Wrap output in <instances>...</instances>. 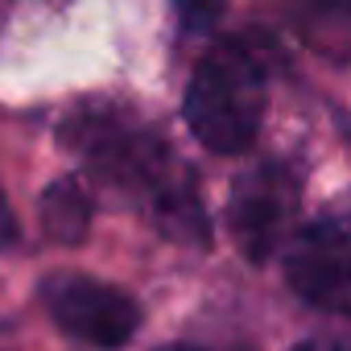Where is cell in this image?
I'll list each match as a JSON object with an SVG mask.
<instances>
[{
  "label": "cell",
  "instance_id": "obj_1",
  "mask_svg": "<svg viewBox=\"0 0 351 351\" xmlns=\"http://www.w3.org/2000/svg\"><path fill=\"white\" fill-rule=\"evenodd\" d=\"M62 141L104 182L120 186L165 236L207 244V215L195 178L157 136V128L141 124L120 108L83 104L62 120Z\"/></svg>",
  "mask_w": 351,
  "mask_h": 351
},
{
  "label": "cell",
  "instance_id": "obj_2",
  "mask_svg": "<svg viewBox=\"0 0 351 351\" xmlns=\"http://www.w3.org/2000/svg\"><path fill=\"white\" fill-rule=\"evenodd\" d=\"M269 104V50L261 38L215 46L191 75L182 116L199 145L219 157L248 153Z\"/></svg>",
  "mask_w": 351,
  "mask_h": 351
},
{
  "label": "cell",
  "instance_id": "obj_3",
  "mask_svg": "<svg viewBox=\"0 0 351 351\" xmlns=\"http://www.w3.org/2000/svg\"><path fill=\"white\" fill-rule=\"evenodd\" d=\"M298 203H302V178L289 161H261L244 169L228 203V232L236 248L252 265H265L285 244Z\"/></svg>",
  "mask_w": 351,
  "mask_h": 351
},
{
  "label": "cell",
  "instance_id": "obj_4",
  "mask_svg": "<svg viewBox=\"0 0 351 351\" xmlns=\"http://www.w3.org/2000/svg\"><path fill=\"white\" fill-rule=\"evenodd\" d=\"M42 302H46L50 318L71 339H79L95 351L124 347L141 326V306L132 302V293H124L120 285L83 277V273L46 277L42 281Z\"/></svg>",
  "mask_w": 351,
  "mask_h": 351
},
{
  "label": "cell",
  "instance_id": "obj_5",
  "mask_svg": "<svg viewBox=\"0 0 351 351\" xmlns=\"http://www.w3.org/2000/svg\"><path fill=\"white\" fill-rule=\"evenodd\" d=\"M289 289L326 314H343L351 298V232L339 211L318 215L285 244Z\"/></svg>",
  "mask_w": 351,
  "mask_h": 351
},
{
  "label": "cell",
  "instance_id": "obj_6",
  "mask_svg": "<svg viewBox=\"0 0 351 351\" xmlns=\"http://www.w3.org/2000/svg\"><path fill=\"white\" fill-rule=\"evenodd\" d=\"M42 228L54 244H83L91 228V195L79 178H58L42 195Z\"/></svg>",
  "mask_w": 351,
  "mask_h": 351
},
{
  "label": "cell",
  "instance_id": "obj_7",
  "mask_svg": "<svg viewBox=\"0 0 351 351\" xmlns=\"http://www.w3.org/2000/svg\"><path fill=\"white\" fill-rule=\"evenodd\" d=\"M223 13V0H178V21L186 34H207Z\"/></svg>",
  "mask_w": 351,
  "mask_h": 351
},
{
  "label": "cell",
  "instance_id": "obj_8",
  "mask_svg": "<svg viewBox=\"0 0 351 351\" xmlns=\"http://www.w3.org/2000/svg\"><path fill=\"white\" fill-rule=\"evenodd\" d=\"M293 5H298L310 21L318 17V29L330 25L335 38H343V29H347V0H293Z\"/></svg>",
  "mask_w": 351,
  "mask_h": 351
},
{
  "label": "cell",
  "instance_id": "obj_9",
  "mask_svg": "<svg viewBox=\"0 0 351 351\" xmlns=\"http://www.w3.org/2000/svg\"><path fill=\"white\" fill-rule=\"evenodd\" d=\"M9 240H13V215H9L5 195H0V244H9Z\"/></svg>",
  "mask_w": 351,
  "mask_h": 351
},
{
  "label": "cell",
  "instance_id": "obj_10",
  "mask_svg": "<svg viewBox=\"0 0 351 351\" xmlns=\"http://www.w3.org/2000/svg\"><path fill=\"white\" fill-rule=\"evenodd\" d=\"M293 351H347V347H339V343H326V339H306V343H298Z\"/></svg>",
  "mask_w": 351,
  "mask_h": 351
},
{
  "label": "cell",
  "instance_id": "obj_11",
  "mask_svg": "<svg viewBox=\"0 0 351 351\" xmlns=\"http://www.w3.org/2000/svg\"><path fill=\"white\" fill-rule=\"evenodd\" d=\"M157 351H203V347H191V343H165V347H157Z\"/></svg>",
  "mask_w": 351,
  "mask_h": 351
}]
</instances>
